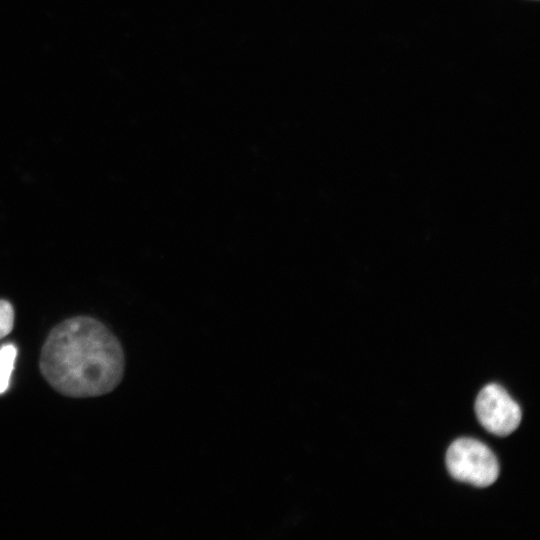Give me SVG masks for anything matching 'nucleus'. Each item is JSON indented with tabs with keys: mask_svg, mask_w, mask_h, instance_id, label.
I'll list each match as a JSON object with an SVG mask.
<instances>
[{
	"mask_svg": "<svg viewBox=\"0 0 540 540\" xmlns=\"http://www.w3.org/2000/svg\"><path fill=\"white\" fill-rule=\"evenodd\" d=\"M39 368L62 395L96 397L119 385L125 358L121 343L104 324L79 316L51 330L41 350Z\"/></svg>",
	"mask_w": 540,
	"mask_h": 540,
	"instance_id": "nucleus-1",
	"label": "nucleus"
},
{
	"mask_svg": "<svg viewBox=\"0 0 540 540\" xmlns=\"http://www.w3.org/2000/svg\"><path fill=\"white\" fill-rule=\"evenodd\" d=\"M446 466L453 478L476 487L493 484L499 475V464L494 453L473 438H459L449 446Z\"/></svg>",
	"mask_w": 540,
	"mask_h": 540,
	"instance_id": "nucleus-2",
	"label": "nucleus"
},
{
	"mask_svg": "<svg viewBox=\"0 0 540 540\" xmlns=\"http://www.w3.org/2000/svg\"><path fill=\"white\" fill-rule=\"evenodd\" d=\"M475 412L487 431L502 437L514 432L522 417L519 405L498 384L482 388L475 401Z\"/></svg>",
	"mask_w": 540,
	"mask_h": 540,
	"instance_id": "nucleus-3",
	"label": "nucleus"
},
{
	"mask_svg": "<svg viewBox=\"0 0 540 540\" xmlns=\"http://www.w3.org/2000/svg\"><path fill=\"white\" fill-rule=\"evenodd\" d=\"M16 355L17 349L13 344H7L0 348V394L8 389Z\"/></svg>",
	"mask_w": 540,
	"mask_h": 540,
	"instance_id": "nucleus-4",
	"label": "nucleus"
},
{
	"mask_svg": "<svg viewBox=\"0 0 540 540\" xmlns=\"http://www.w3.org/2000/svg\"><path fill=\"white\" fill-rule=\"evenodd\" d=\"M14 323V310L6 300H0V339L10 333Z\"/></svg>",
	"mask_w": 540,
	"mask_h": 540,
	"instance_id": "nucleus-5",
	"label": "nucleus"
}]
</instances>
